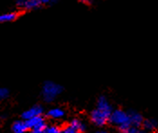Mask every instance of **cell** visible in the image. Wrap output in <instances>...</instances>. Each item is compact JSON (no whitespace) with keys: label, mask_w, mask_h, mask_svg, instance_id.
<instances>
[{"label":"cell","mask_w":158,"mask_h":133,"mask_svg":"<svg viewBox=\"0 0 158 133\" xmlns=\"http://www.w3.org/2000/svg\"><path fill=\"white\" fill-rule=\"evenodd\" d=\"M61 133H78L74 129H73L71 126H67L65 127L62 131H61Z\"/></svg>","instance_id":"obj_18"},{"label":"cell","mask_w":158,"mask_h":133,"mask_svg":"<svg viewBox=\"0 0 158 133\" xmlns=\"http://www.w3.org/2000/svg\"><path fill=\"white\" fill-rule=\"evenodd\" d=\"M26 121V124L29 129L31 130H39V131H44L46 128V122L44 119L42 117V115L34 117L32 119H29Z\"/></svg>","instance_id":"obj_4"},{"label":"cell","mask_w":158,"mask_h":133,"mask_svg":"<svg viewBox=\"0 0 158 133\" xmlns=\"http://www.w3.org/2000/svg\"><path fill=\"white\" fill-rule=\"evenodd\" d=\"M62 91L63 87L61 85L52 81H46L42 88V96L45 102L51 103L54 101Z\"/></svg>","instance_id":"obj_1"},{"label":"cell","mask_w":158,"mask_h":133,"mask_svg":"<svg viewBox=\"0 0 158 133\" xmlns=\"http://www.w3.org/2000/svg\"><path fill=\"white\" fill-rule=\"evenodd\" d=\"M156 125H157V122L155 120H153V119H148V120L144 121V122H143V127L146 131H153V130H155Z\"/></svg>","instance_id":"obj_13"},{"label":"cell","mask_w":158,"mask_h":133,"mask_svg":"<svg viewBox=\"0 0 158 133\" xmlns=\"http://www.w3.org/2000/svg\"><path fill=\"white\" fill-rule=\"evenodd\" d=\"M82 4H85V5H92V4H94L95 3V1L96 0H80Z\"/></svg>","instance_id":"obj_20"},{"label":"cell","mask_w":158,"mask_h":133,"mask_svg":"<svg viewBox=\"0 0 158 133\" xmlns=\"http://www.w3.org/2000/svg\"><path fill=\"white\" fill-rule=\"evenodd\" d=\"M110 116L97 108L94 111H92L90 114L91 121L98 126H103L104 124H106L107 121H110Z\"/></svg>","instance_id":"obj_3"},{"label":"cell","mask_w":158,"mask_h":133,"mask_svg":"<svg viewBox=\"0 0 158 133\" xmlns=\"http://www.w3.org/2000/svg\"><path fill=\"white\" fill-rule=\"evenodd\" d=\"M19 13L16 11H12V12H7L1 14L0 16V22L1 23H11L15 21L19 17Z\"/></svg>","instance_id":"obj_8"},{"label":"cell","mask_w":158,"mask_h":133,"mask_svg":"<svg viewBox=\"0 0 158 133\" xmlns=\"http://www.w3.org/2000/svg\"><path fill=\"white\" fill-rule=\"evenodd\" d=\"M43 111H44V109H43L42 106H40V105H35V106L31 107L30 109L24 111V112L22 113V118L24 119V121H27V120L32 119L34 117L42 115Z\"/></svg>","instance_id":"obj_5"},{"label":"cell","mask_w":158,"mask_h":133,"mask_svg":"<svg viewBox=\"0 0 158 133\" xmlns=\"http://www.w3.org/2000/svg\"><path fill=\"white\" fill-rule=\"evenodd\" d=\"M60 0H42L43 2V5H49V6H52V5H55L56 3H58Z\"/></svg>","instance_id":"obj_19"},{"label":"cell","mask_w":158,"mask_h":133,"mask_svg":"<svg viewBox=\"0 0 158 133\" xmlns=\"http://www.w3.org/2000/svg\"><path fill=\"white\" fill-rule=\"evenodd\" d=\"M43 5V2L42 0H30L24 6V10H27V11H35L37 9H40L42 7Z\"/></svg>","instance_id":"obj_10"},{"label":"cell","mask_w":158,"mask_h":133,"mask_svg":"<svg viewBox=\"0 0 158 133\" xmlns=\"http://www.w3.org/2000/svg\"><path fill=\"white\" fill-rule=\"evenodd\" d=\"M11 129L14 133H26L29 128L25 121H16L12 124Z\"/></svg>","instance_id":"obj_7"},{"label":"cell","mask_w":158,"mask_h":133,"mask_svg":"<svg viewBox=\"0 0 158 133\" xmlns=\"http://www.w3.org/2000/svg\"><path fill=\"white\" fill-rule=\"evenodd\" d=\"M44 131H39V130H32L29 133H43Z\"/></svg>","instance_id":"obj_21"},{"label":"cell","mask_w":158,"mask_h":133,"mask_svg":"<svg viewBox=\"0 0 158 133\" xmlns=\"http://www.w3.org/2000/svg\"><path fill=\"white\" fill-rule=\"evenodd\" d=\"M70 126H71L73 129H74L77 132H83L86 129L85 124H84L81 121L78 120V119H74V120H73V121H71Z\"/></svg>","instance_id":"obj_12"},{"label":"cell","mask_w":158,"mask_h":133,"mask_svg":"<svg viewBox=\"0 0 158 133\" xmlns=\"http://www.w3.org/2000/svg\"><path fill=\"white\" fill-rule=\"evenodd\" d=\"M64 115V111L61 108H52V109L49 110L47 112V116L49 118L52 119H60L61 117H63Z\"/></svg>","instance_id":"obj_11"},{"label":"cell","mask_w":158,"mask_h":133,"mask_svg":"<svg viewBox=\"0 0 158 133\" xmlns=\"http://www.w3.org/2000/svg\"><path fill=\"white\" fill-rule=\"evenodd\" d=\"M122 133H146L145 131H141L140 129H138V127H135V126H128L125 129L121 130Z\"/></svg>","instance_id":"obj_14"},{"label":"cell","mask_w":158,"mask_h":133,"mask_svg":"<svg viewBox=\"0 0 158 133\" xmlns=\"http://www.w3.org/2000/svg\"><path fill=\"white\" fill-rule=\"evenodd\" d=\"M43 133H61V130L56 125H50L46 126Z\"/></svg>","instance_id":"obj_15"},{"label":"cell","mask_w":158,"mask_h":133,"mask_svg":"<svg viewBox=\"0 0 158 133\" xmlns=\"http://www.w3.org/2000/svg\"><path fill=\"white\" fill-rule=\"evenodd\" d=\"M97 133H109V132H107V131H98Z\"/></svg>","instance_id":"obj_22"},{"label":"cell","mask_w":158,"mask_h":133,"mask_svg":"<svg viewBox=\"0 0 158 133\" xmlns=\"http://www.w3.org/2000/svg\"><path fill=\"white\" fill-rule=\"evenodd\" d=\"M30 0H15V5L18 8L20 9H24L25 5L29 2Z\"/></svg>","instance_id":"obj_17"},{"label":"cell","mask_w":158,"mask_h":133,"mask_svg":"<svg viewBox=\"0 0 158 133\" xmlns=\"http://www.w3.org/2000/svg\"><path fill=\"white\" fill-rule=\"evenodd\" d=\"M110 121L115 125H118L120 131L131 125L129 113H127L122 110L113 111V112L110 115Z\"/></svg>","instance_id":"obj_2"},{"label":"cell","mask_w":158,"mask_h":133,"mask_svg":"<svg viewBox=\"0 0 158 133\" xmlns=\"http://www.w3.org/2000/svg\"><path fill=\"white\" fill-rule=\"evenodd\" d=\"M156 133H158V131H157V132H156Z\"/></svg>","instance_id":"obj_23"},{"label":"cell","mask_w":158,"mask_h":133,"mask_svg":"<svg viewBox=\"0 0 158 133\" xmlns=\"http://www.w3.org/2000/svg\"><path fill=\"white\" fill-rule=\"evenodd\" d=\"M9 96V90L7 88H5V87H2L0 89V98L3 100V99H6Z\"/></svg>","instance_id":"obj_16"},{"label":"cell","mask_w":158,"mask_h":133,"mask_svg":"<svg viewBox=\"0 0 158 133\" xmlns=\"http://www.w3.org/2000/svg\"><path fill=\"white\" fill-rule=\"evenodd\" d=\"M97 109L102 111L103 112H105L109 116H110L111 113L113 112L112 107H111V105L110 104L109 101L107 100V98L105 96H100L98 99Z\"/></svg>","instance_id":"obj_6"},{"label":"cell","mask_w":158,"mask_h":133,"mask_svg":"<svg viewBox=\"0 0 158 133\" xmlns=\"http://www.w3.org/2000/svg\"><path fill=\"white\" fill-rule=\"evenodd\" d=\"M129 117H130L131 125L135 126V127H140L143 124V122H144L143 116L140 113L136 112V111L129 112Z\"/></svg>","instance_id":"obj_9"}]
</instances>
